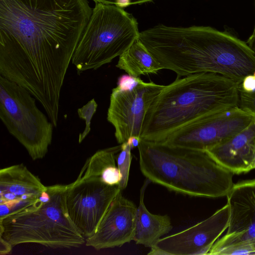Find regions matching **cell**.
<instances>
[{"label": "cell", "instance_id": "83f0119b", "mask_svg": "<svg viewBox=\"0 0 255 255\" xmlns=\"http://www.w3.org/2000/svg\"><path fill=\"white\" fill-rule=\"evenodd\" d=\"M253 168H254V169H255V153L254 160H253Z\"/></svg>", "mask_w": 255, "mask_h": 255}, {"label": "cell", "instance_id": "44dd1931", "mask_svg": "<svg viewBox=\"0 0 255 255\" xmlns=\"http://www.w3.org/2000/svg\"><path fill=\"white\" fill-rule=\"evenodd\" d=\"M255 255V247L250 243L229 245L215 251L212 255Z\"/></svg>", "mask_w": 255, "mask_h": 255}, {"label": "cell", "instance_id": "9c48e42d", "mask_svg": "<svg viewBox=\"0 0 255 255\" xmlns=\"http://www.w3.org/2000/svg\"><path fill=\"white\" fill-rule=\"evenodd\" d=\"M255 120V115L236 107L200 118L159 142L206 151L242 131Z\"/></svg>", "mask_w": 255, "mask_h": 255}, {"label": "cell", "instance_id": "cb8c5ba5", "mask_svg": "<svg viewBox=\"0 0 255 255\" xmlns=\"http://www.w3.org/2000/svg\"><path fill=\"white\" fill-rule=\"evenodd\" d=\"M240 88L247 92H253L255 91V77L253 75L245 77L240 84Z\"/></svg>", "mask_w": 255, "mask_h": 255}, {"label": "cell", "instance_id": "7c38bea8", "mask_svg": "<svg viewBox=\"0 0 255 255\" xmlns=\"http://www.w3.org/2000/svg\"><path fill=\"white\" fill-rule=\"evenodd\" d=\"M227 197L230 215L228 230L208 255L233 244L249 243L255 247V179L234 184Z\"/></svg>", "mask_w": 255, "mask_h": 255}, {"label": "cell", "instance_id": "5bb4252c", "mask_svg": "<svg viewBox=\"0 0 255 255\" xmlns=\"http://www.w3.org/2000/svg\"><path fill=\"white\" fill-rule=\"evenodd\" d=\"M22 163L0 170V219L36 202L46 190Z\"/></svg>", "mask_w": 255, "mask_h": 255}, {"label": "cell", "instance_id": "e0dca14e", "mask_svg": "<svg viewBox=\"0 0 255 255\" xmlns=\"http://www.w3.org/2000/svg\"><path fill=\"white\" fill-rule=\"evenodd\" d=\"M121 149V144L98 150L87 159L79 175L98 176L107 184L119 185L121 174L116 159Z\"/></svg>", "mask_w": 255, "mask_h": 255}, {"label": "cell", "instance_id": "ba28073f", "mask_svg": "<svg viewBox=\"0 0 255 255\" xmlns=\"http://www.w3.org/2000/svg\"><path fill=\"white\" fill-rule=\"evenodd\" d=\"M164 87L145 82L139 77L125 76L119 79L110 96L107 117L115 128L119 143L132 136L141 138L146 113Z\"/></svg>", "mask_w": 255, "mask_h": 255}, {"label": "cell", "instance_id": "30bf717a", "mask_svg": "<svg viewBox=\"0 0 255 255\" xmlns=\"http://www.w3.org/2000/svg\"><path fill=\"white\" fill-rule=\"evenodd\" d=\"M95 176L79 174L67 185L66 201L69 215L85 239L92 236L112 201L122 191Z\"/></svg>", "mask_w": 255, "mask_h": 255}, {"label": "cell", "instance_id": "484cf974", "mask_svg": "<svg viewBox=\"0 0 255 255\" xmlns=\"http://www.w3.org/2000/svg\"><path fill=\"white\" fill-rule=\"evenodd\" d=\"M246 43L255 54V25L253 33L249 37Z\"/></svg>", "mask_w": 255, "mask_h": 255}, {"label": "cell", "instance_id": "52a82bcc", "mask_svg": "<svg viewBox=\"0 0 255 255\" xmlns=\"http://www.w3.org/2000/svg\"><path fill=\"white\" fill-rule=\"evenodd\" d=\"M36 100L25 89L0 75V119L33 160L47 153L53 128Z\"/></svg>", "mask_w": 255, "mask_h": 255}, {"label": "cell", "instance_id": "d6986e66", "mask_svg": "<svg viewBox=\"0 0 255 255\" xmlns=\"http://www.w3.org/2000/svg\"><path fill=\"white\" fill-rule=\"evenodd\" d=\"M121 144V149L117 154V161L121 174V180L119 185L123 190L127 187L128 185L132 156L131 147L128 141Z\"/></svg>", "mask_w": 255, "mask_h": 255}, {"label": "cell", "instance_id": "4fadbf2b", "mask_svg": "<svg viewBox=\"0 0 255 255\" xmlns=\"http://www.w3.org/2000/svg\"><path fill=\"white\" fill-rule=\"evenodd\" d=\"M137 207L121 191L110 205L96 231L85 245L99 250L120 247L133 240Z\"/></svg>", "mask_w": 255, "mask_h": 255}, {"label": "cell", "instance_id": "277c9868", "mask_svg": "<svg viewBox=\"0 0 255 255\" xmlns=\"http://www.w3.org/2000/svg\"><path fill=\"white\" fill-rule=\"evenodd\" d=\"M142 174L170 191L191 197L227 196L233 173L205 150L141 139L137 147Z\"/></svg>", "mask_w": 255, "mask_h": 255}, {"label": "cell", "instance_id": "4316f807", "mask_svg": "<svg viewBox=\"0 0 255 255\" xmlns=\"http://www.w3.org/2000/svg\"><path fill=\"white\" fill-rule=\"evenodd\" d=\"M141 138L137 136H132L130 137L128 141L130 144L131 149L136 147H138L140 143Z\"/></svg>", "mask_w": 255, "mask_h": 255}, {"label": "cell", "instance_id": "6da1fadb", "mask_svg": "<svg viewBox=\"0 0 255 255\" xmlns=\"http://www.w3.org/2000/svg\"><path fill=\"white\" fill-rule=\"evenodd\" d=\"M92 10L88 0H0V75L28 91L53 125Z\"/></svg>", "mask_w": 255, "mask_h": 255}, {"label": "cell", "instance_id": "5b68a950", "mask_svg": "<svg viewBox=\"0 0 255 255\" xmlns=\"http://www.w3.org/2000/svg\"><path fill=\"white\" fill-rule=\"evenodd\" d=\"M67 185L47 186L39 200L0 219V237L13 247L35 243L53 249L80 248L86 243L66 206Z\"/></svg>", "mask_w": 255, "mask_h": 255}, {"label": "cell", "instance_id": "8992f818", "mask_svg": "<svg viewBox=\"0 0 255 255\" xmlns=\"http://www.w3.org/2000/svg\"><path fill=\"white\" fill-rule=\"evenodd\" d=\"M139 33L131 14L116 5L96 3L72 57L77 74L111 62L129 48Z\"/></svg>", "mask_w": 255, "mask_h": 255}, {"label": "cell", "instance_id": "9a60e30c", "mask_svg": "<svg viewBox=\"0 0 255 255\" xmlns=\"http://www.w3.org/2000/svg\"><path fill=\"white\" fill-rule=\"evenodd\" d=\"M206 151L219 165L233 174L252 170L255 153V120L242 131Z\"/></svg>", "mask_w": 255, "mask_h": 255}, {"label": "cell", "instance_id": "7402d4cb", "mask_svg": "<svg viewBox=\"0 0 255 255\" xmlns=\"http://www.w3.org/2000/svg\"><path fill=\"white\" fill-rule=\"evenodd\" d=\"M238 107L255 116V91L247 92L240 88V99Z\"/></svg>", "mask_w": 255, "mask_h": 255}, {"label": "cell", "instance_id": "3957f363", "mask_svg": "<svg viewBox=\"0 0 255 255\" xmlns=\"http://www.w3.org/2000/svg\"><path fill=\"white\" fill-rule=\"evenodd\" d=\"M240 83L222 75L199 73L165 86L148 108L141 139L160 142L208 115L238 107Z\"/></svg>", "mask_w": 255, "mask_h": 255}, {"label": "cell", "instance_id": "2e32d148", "mask_svg": "<svg viewBox=\"0 0 255 255\" xmlns=\"http://www.w3.org/2000/svg\"><path fill=\"white\" fill-rule=\"evenodd\" d=\"M150 180L146 179L140 192L139 205L137 207L136 222L133 241L136 244L151 248L172 229L171 219L167 215L151 213L144 203L145 189Z\"/></svg>", "mask_w": 255, "mask_h": 255}, {"label": "cell", "instance_id": "d4e9b609", "mask_svg": "<svg viewBox=\"0 0 255 255\" xmlns=\"http://www.w3.org/2000/svg\"><path fill=\"white\" fill-rule=\"evenodd\" d=\"M0 254L1 255L8 254L12 250V246L7 241L0 237Z\"/></svg>", "mask_w": 255, "mask_h": 255}, {"label": "cell", "instance_id": "f1b7e54d", "mask_svg": "<svg viewBox=\"0 0 255 255\" xmlns=\"http://www.w3.org/2000/svg\"><path fill=\"white\" fill-rule=\"evenodd\" d=\"M253 76L255 77V71H254V73L253 74Z\"/></svg>", "mask_w": 255, "mask_h": 255}, {"label": "cell", "instance_id": "603a6c76", "mask_svg": "<svg viewBox=\"0 0 255 255\" xmlns=\"http://www.w3.org/2000/svg\"><path fill=\"white\" fill-rule=\"evenodd\" d=\"M95 3L114 5L124 8L131 5L140 4L154 0H92Z\"/></svg>", "mask_w": 255, "mask_h": 255}, {"label": "cell", "instance_id": "8fae6325", "mask_svg": "<svg viewBox=\"0 0 255 255\" xmlns=\"http://www.w3.org/2000/svg\"><path fill=\"white\" fill-rule=\"evenodd\" d=\"M230 209L227 203L210 217L185 230L160 239L150 248V255H208L228 228Z\"/></svg>", "mask_w": 255, "mask_h": 255}, {"label": "cell", "instance_id": "ffe728a7", "mask_svg": "<svg viewBox=\"0 0 255 255\" xmlns=\"http://www.w3.org/2000/svg\"><path fill=\"white\" fill-rule=\"evenodd\" d=\"M98 105L94 99H92L82 108L78 109V115L81 119L85 121L84 130L79 134V143H81L91 131L90 125L92 119L97 111Z\"/></svg>", "mask_w": 255, "mask_h": 255}, {"label": "cell", "instance_id": "ac0fdd59", "mask_svg": "<svg viewBox=\"0 0 255 255\" xmlns=\"http://www.w3.org/2000/svg\"><path fill=\"white\" fill-rule=\"evenodd\" d=\"M116 67L135 78L163 69L138 38L119 56Z\"/></svg>", "mask_w": 255, "mask_h": 255}, {"label": "cell", "instance_id": "7a4b0ae2", "mask_svg": "<svg viewBox=\"0 0 255 255\" xmlns=\"http://www.w3.org/2000/svg\"><path fill=\"white\" fill-rule=\"evenodd\" d=\"M139 38L163 68L178 77L212 73L241 83L255 71V54L246 42L210 26L159 24L142 31Z\"/></svg>", "mask_w": 255, "mask_h": 255}]
</instances>
